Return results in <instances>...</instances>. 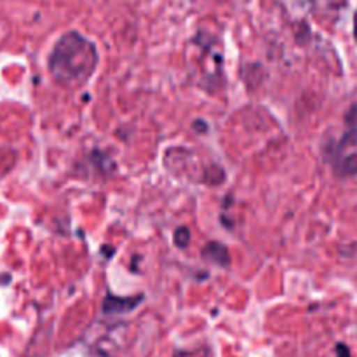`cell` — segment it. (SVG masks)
Instances as JSON below:
<instances>
[{
  "mask_svg": "<svg viewBox=\"0 0 357 357\" xmlns=\"http://www.w3.org/2000/svg\"><path fill=\"white\" fill-rule=\"evenodd\" d=\"M354 35L357 38V13H356V17H354Z\"/></svg>",
  "mask_w": 357,
  "mask_h": 357,
  "instance_id": "cell-7",
  "label": "cell"
},
{
  "mask_svg": "<svg viewBox=\"0 0 357 357\" xmlns=\"http://www.w3.org/2000/svg\"><path fill=\"white\" fill-rule=\"evenodd\" d=\"M337 357H351V351H349L347 345L344 344L337 345Z\"/></svg>",
  "mask_w": 357,
  "mask_h": 357,
  "instance_id": "cell-6",
  "label": "cell"
},
{
  "mask_svg": "<svg viewBox=\"0 0 357 357\" xmlns=\"http://www.w3.org/2000/svg\"><path fill=\"white\" fill-rule=\"evenodd\" d=\"M98 63V51L91 40L77 31H68L56 42L49 56V70L58 82L66 86L84 84Z\"/></svg>",
  "mask_w": 357,
  "mask_h": 357,
  "instance_id": "cell-1",
  "label": "cell"
},
{
  "mask_svg": "<svg viewBox=\"0 0 357 357\" xmlns=\"http://www.w3.org/2000/svg\"><path fill=\"white\" fill-rule=\"evenodd\" d=\"M188 241H190V234H188V229H178L176 234H174V243H176V246L180 248H185L188 244Z\"/></svg>",
  "mask_w": 357,
  "mask_h": 357,
  "instance_id": "cell-5",
  "label": "cell"
},
{
  "mask_svg": "<svg viewBox=\"0 0 357 357\" xmlns=\"http://www.w3.org/2000/svg\"><path fill=\"white\" fill-rule=\"evenodd\" d=\"M326 153L338 176H352L357 173V107L349 114L344 138L338 143L331 142Z\"/></svg>",
  "mask_w": 357,
  "mask_h": 357,
  "instance_id": "cell-2",
  "label": "cell"
},
{
  "mask_svg": "<svg viewBox=\"0 0 357 357\" xmlns=\"http://www.w3.org/2000/svg\"><path fill=\"white\" fill-rule=\"evenodd\" d=\"M202 258L209 260L211 264L220 265V267H227L230 264V255L227 248L220 243H209L208 246L202 250Z\"/></svg>",
  "mask_w": 357,
  "mask_h": 357,
  "instance_id": "cell-4",
  "label": "cell"
},
{
  "mask_svg": "<svg viewBox=\"0 0 357 357\" xmlns=\"http://www.w3.org/2000/svg\"><path fill=\"white\" fill-rule=\"evenodd\" d=\"M139 302H142V296H135V298H119V296L108 295L103 303V312L105 314L129 312V310L135 309Z\"/></svg>",
  "mask_w": 357,
  "mask_h": 357,
  "instance_id": "cell-3",
  "label": "cell"
}]
</instances>
